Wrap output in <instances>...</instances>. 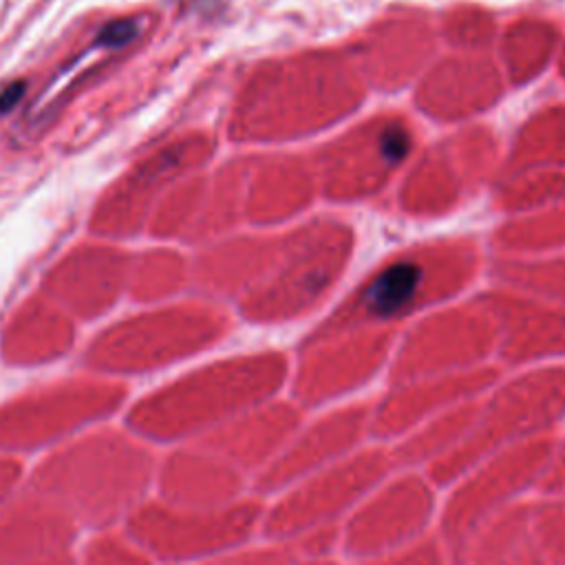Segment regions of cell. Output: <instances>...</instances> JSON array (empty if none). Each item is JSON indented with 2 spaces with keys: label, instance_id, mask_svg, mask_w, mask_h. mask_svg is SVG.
<instances>
[{
  "label": "cell",
  "instance_id": "18",
  "mask_svg": "<svg viewBox=\"0 0 565 565\" xmlns=\"http://www.w3.org/2000/svg\"><path fill=\"white\" fill-rule=\"evenodd\" d=\"M419 289V269L411 263H399L384 271L362 298V313L371 320H388L399 316L413 302Z\"/></svg>",
  "mask_w": 565,
  "mask_h": 565
},
{
  "label": "cell",
  "instance_id": "9",
  "mask_svg": "<svg viewBox=\"0 0 565 565\" xmlns=\"http://www.w3.org/2000/svg\"><path fill=\"white\" fill-rule=\"evenodd\" d=\"M461 565H565V499L523 497L477 534Z\"/></svg>",
  "mask_w": 565,
  "mask_h": 565
},
{
  "label": "cell",
  "instance_id": "4",
  "mask_svg": "<svg viewBox=\"0 0 565 565\" xmlns=\"http://www.w3.org/2000/svg\"><path fill=\"white\" fill-rule=\"evenodd\" d=\"M265 501L247 494L221 508H183L150 497L124 523V532L166 565H210L247 545L260 532Z\"/></svg>",
  "mask_w": 565,
  "mask_h": 565
},
{
  "label": "cell",
  "instance_id": "20",
  "mask_svg": "<svg viewBox=\"0 0 565 565\" xmlns=\"http://www.w3.org/2000/svg\"><path fill=\"white\" fill-rule=\"evenodd\" d=\"M355 565H450V558L444 545L439 543V539L428 534L408 547L371 556V558L358 561Z\"/></svg>",
  "mask_w": 565,
  "mask_h": 565
},
{
  "label": "cell",
  "instance_id": "13",
  "mask_svg": "<svg viewBox=\"0 0 565 565\" xmlns=\"http://www.w3.org/2000/svg\"><path fill=\"white\" fill-rule=\"evenodd\" d=\"M159 501L183 508H221L247 497V475L199 444H179L157 461Z\"/></svg>",
  "mask_w": 565,
  "mask_h": 565
},
{
  "label": "cell",
  "instance_id": "19",
  "mask_svg": "<svg viewBox=\"0 0 565 565\" xmlns=\"http://www.w3.org/2000/svg\"><path fill=\"white\" fill-rule=\"evenodd\" d=\"M77 565H154V561L124 530H104L84 545Z\"/></svg>",
  "mask_w": 565,
  "mask_h": 565
},
{
  "label": "cell",
  "instance_id": "1",
  "mask_svg": "<svg viewBox=\"0 0 565 565\" xmlns=\"http://www.w3.org/2000/svg\"><path fill=\"white\" fill-rule=\"evenodd\" d=\"M157 457L130 428L97 424L46 450L24 490L49 501L77 527L115 530L150 499Z\"/></svg>",
  "mask_w": 565,
  "mask_h": 565
},
{
  "label": "cell",
  "instance_id": "25",
  "mask_svg": "<svg viewBox=\"0 0 565 565\" xmlns=\"http://www.w3.org/2000/svg\"><path fill=\"white\" fill-rule=\"evenodd\" d=\"M22 90H24V86H22V84H9V86L0 93V113L9 110V108L20 99Z\"/></svg>",
  "mask_w": 565,
  "mask_h": 565
},
{
  "label": "cell",
  "instance_id": "3",
  "mask_svg": "<svg viewBox=\"0 0 565 565\" xmlns=\"http://www.w3.org/2000/svg\"><path fill=\"white\" fill-rule=\"evenodd\" d=\"M565 419V369H541L494 388L479 399L468 435L424 475L435 488L450 486L477 461L541 437H554Z\"/></svg>",
  "mask_w": 565,
  "mask_h": 565
},
{
  "label": "cell",
  "instance_id": "6",
  "mask_svg": "<svg viewBox=\"0 0 565 565\" xmlns=\"http://www.w3.org/2000/svg\"><path fill=\"white\" fill-rule=\"evenodd\" d=\"M397 470L384 444H364L344 459L291 483L265 505L260 534L289 539L309 530L340 525L344 516Z\"/></svg>",
  "mask_w": 565,
  "mask_h": 565
},
{
  "label": "cell",
  "instance_id": "10",
  "mask_svg": "<svg viewBox=\"0 0 565 565\" xmlns=\"http://www.w3.org/2000/svg\"><path fill=\"white\" fill-rule=\"evenodd\" d=\"M371 404L353 402L333 406L309 424H300L280 455L254 477L252 488L260 499L274 497L291 483L344 459L369 437Z\"/></svg>",
  "mask_w": 565,
  "mask_h": 565
},
{
  "label": "cell",
  "instance_id": "17",
  "mask_svg": "<svg viewBox=\"0 0 565 565\" xmlns=\"http://www.w3.org/2000/svg\"><path fill=\"white\" fill-rule=\"evenodd\" d=\"M340 525L309 530L289 539L243 545L210 565H340Z\"/></svg>",
  "mask_w": 565,
  "mask_h": 565
},
{
  "label": "cell",
  "instance_id": "15",
  "mask_svg": "<svg viewBox=\"0 0 565 565\" xmlns=\"http://www.w3.org/2000/svg\"><path fill=\"white\" fill-rule=\"evenodd\" d=\"M382 353V340L362 338L311 355L294 377V402L305 411L349 395L375 373Z\"/></svg>",
  "mask_w": 565,
  "mask_h": 565
},
{
  "label": "cell",
  "instance_id": "8",
  "mask_svg": "<svg viewBox=\"0 0 565 565\" xmlns=\"http://www.w3.org/2000/svg\"><path fill=\"white\" fill-rule=\"evenodd\" d=\"M119 393L110 388L68 386L38 393L0 406V455L20 457L51 450L77 433L104 424L117 408Z\"/></svg>",
  "mask_w": 565,
  "mask_h": 565
},
{
  "label": "cell",
  "instance_id": "23",
  "mask_svg": "<svg viewBox=\"0 0 565 565\" xmlns=\"http://www.w3.org/2000/svg\"><path fill=\"white\" fill-rule=\"evenodd\" d=\"M139 33V26L135 20H115L110 24H106L95 44H102V46H110V49H117V46H126L128 42H132Z\"/></svg>",
  "mask_w": 565,
  "mask_h": 565
},
{
  "label": "cell",
  "instance_id": "7",
  "mask_svg": "<svg viewBox=\"0 0 565 565\" xmlns=\"http://www.w3.org/2000/svg\"><path fill=\"white\" fill-rule=\"evenodd\" d=\"M435 486L424 472L397 470L340 523V552L353 561L388 554L428 536L437 519Z\"/></svg>",
  "mask_w": 565,
  "mask_h": 565
},
{
  "label": "cell",
  "instance_id": "12",
  "mask_svg": "<svg viewBox=\"0 0 565 565\" xmlns=\"http://www.w3.org/2000/svg\"><path fill=\"white\" fill-rule=\"evenodd\" d=\"M302 422L305 413L296 402L274 397L243 411L192 444L218 455L243 475L256 477L280 455Z\"/></svg>",
  "mask_w": 565,
  "mask_h": 565
},
{
  "label": "cell",
  "instance_id": "2",
  "mask_svg": "<svg viewBox=\"0 0 565 565\" xmlns=\"http://www.w3.org/2000/svg\"><path fill=\"white\" fill-rule=\"evenodd\" d=\"M285 380L278 355L241 360L139 402L126 428L148 444H192L243 411L274 399Z\"/></svg>",
  "mask_w": 565,
  "mask_h": 565
},
{
  "label": "cell",
  "instance_id": "11",
  "mask_svg": "<svg viewBox=\"0 0 565 565\" xmlns=\"http://www.w3.org/2000/svg\"><path fill=\"white\" fill-rule=\"evenodd\" d=\"M497 380L494 371L468 369L461 373L430 375L397 384L375 406H371L369 437L397 441L413 428L433 419L435 415L481 397Z\"/></svg>",
  "mask_w": 565,
  "mask_h": 565
},
{
  "label": "cell",
  "instance_id": "22",
  "mask_svg": "<svg viewBox=\"0 0 565 565\" xmlns=\"http://www.w3.org/2000/svg\"><path fill=\"white\" fill-rule=\"evenodd\" d=\"M26 470L20 457L0 455V508L24 490Z\"/></svg>",
  "mask_w": 565,
  "mask_h": 565
},
{
  "label": "cell",
  "instance_id": "14",
  "mask_svg": "<svg viewBox=\"0 0 565 565\" xmlns=\"http://www.w3.org/2000/svg\"><path fill=\"white\" fill-rule=\"evenodd\" d=\"M77 525L49 501L22 490L0 508V565H24L73 547Z\"/></svg>",
  "mask_w": 565,
  "mask_h": 565
},
{
  "label": "cell",
  "instance_id": "5",
  "mask_svg": "<svg viewBox=\"0 0 565 565\" xmlns=\"http://www.w3.org/2000/svg\"><path fill=\"white\" fill-rule=\"evenodd\" d=\"M554 437H541L499 450L450 483V494L437 512V539L450 565H461L477 534L503 510L536 490L554 448Z\"/></svg>",
  "mask_w": 565,
  "mask_h": 565
},
{
  "label": "cell",
  "instance_id": "21",
  "mask_svg": "<svg viewBox=\"0 0 565 565\" xmlns=\"http://www.w3.org/2000/svg\"><path fill=\"white\" fill-rule=\"evenodd\" d=\"M534 492L565 499V439L554 441V448L539 477Z\"/></svg>",
  "mask_w": 565,
  "mask_h": 565
},
{
  "label": "cell",
  "instance_id": "16",
  "mask_svg": "<svg viewBox=\"0 0 565 565\" xmlns=\"http://www.w3.org/2000/svg\"><path fill=\"white\" fill-rule=\"evenodd\" d=\"M479 399L481 397L457 404L393 441L388 448L397 470H426L430 463L446 457L468 435L477 415Z\"/></svg>",
  "mask_w": 565,
  "mask_h": 565
},
{
  "label": "cell",
  "instance_id": "24",
  "mask_svg": "<svg viewBox=\"0 0 565 565\" xmlns=\"http://www.w3.org/2000/svg\"><path fill=\"white\" fill-rule=\"evenodd\" d=\"M24 565H77V552H73V547H66V550L38 556Z\"/></svg>",
  "mask_w": 565,
  "mask_h": 565
}]
</instances>
